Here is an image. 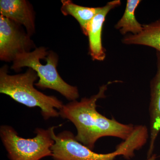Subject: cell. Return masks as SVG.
I'll list each match as a JSON object with an SVG mask.
<instances>
[{
    "mask_svg": "<svg viewBox=\"0 0 160 160\" xmlns=\"http://www.w3.org/2000/svg\"><path fill=\"white\" fill-rule=\"evenodd\" d=\"M109 83L101 86L96 94L80 101H71L63 105L59 111L60 116L74 124L77 130L76 139L92 150L101 138L113 137L125 141L135 127L131 124L120 123L113 118H108L97 110V102L106 98Z\"/></svg>",
    "mask_w": 160,
    "mask_h": 160,
    "instance_id": "obj_1",
    "label": "cell"
},
{
    "mask_svg": "<svg viewBox=\"0 0 160 160\" xmlns=\"http://www.w3.org/2000/svg\"><path fill=\"white\" fill-rule=\"evenodd\" d=\"M6 65L0 69L1 93L29 108L39 107L45 120L60 116L57 109H62L64 104L56 97L47 95L35 88V82L39 78L36 71L28 68L24 73L11 75Z\"/></svg>",
    "mask_w": 160,
    "mask_h": 160,
    "instance_id": "obj_2",
    "label": "cell"
},
{
    "mask_svg": "<svg viewBox=\"0 0 160 160\" xmlns=\"http://www.w3.org/2000/svg\"><path fill=\"white\" fill-rule=\"evenodd\" d=\"M58 60L55 52L47 51L46 47L41 46L18 55L12 62L11 69L19 71L23 67L31 68L38 76V81L35 84L38 88L55 90L70 102L75 101L79 97L77 87L66 83L60 76L57 70Z\"/></svg>",
    "mask_w": 160,
    "mask_h": 160,
    "instance_id": "obj_3",
    "label": "cell"
},
{
    "mask_svg": "<svg viewBox=\"0 0 160 160\" xmlns=\"http://www.w3.org/2000/svg\"><path fill=\"white\" fill-rule=\"evenodd\" d=\"M56 128H37L36 136L26 139L19 136L11 126L2 125L0 136L10 160H40L52 156L51 148L54 143L52 132Z\"/></svg>",
    "mask_w": 160,
    "mask_h": 160,
    "instance_id": "obj_4",
    "label": "cell"
},
{
    "mask_svg": "<svg viewBox=\"0 0 160 160\" xmlns=\"http://www.w3.org/2000/svg\"><path fill=\"white\" fill-rule=\"evenodd\" d=\"M54 143L51 150L53 160H115L118 156L125 157L127 149L121 143L113 152L106 154L92 151L79 142L71 132L65 130L56 134L52 132Z\"/></svg>",
    "mask_w": 160,
    "mask_h": 160,
    "instance_id": "obj_5",
    "label": "cell"
},
{
    "mask_svg": "<svg viewBox=\"0 0 160 160\" xmlns=\"http://www.w3.org/2000/svg\"><path fill=\"white\" fill-rule=\"evenodd\" d=\"M36 48L31 36L23 26L0 16V59L14 61L19 54Z\"/></svg>",
    "mask_w": 160,
    "mask_h": 160,
    "instance_id": "obj_6",
    "label": "cell"
},
{
    "mask_svg": "<svg viewBox=\"0 0 160 160\" xmlns=\"http://www.w3.org/2000/svg\"><path fill=\"white\" fill-rule=\"evenodd\" d=\"M120 0H115L107 3L89 23L86 36L89 38V52L94 61H102L106 57V50L102 43V32L106 16L110 10L121 5Z\"/></svg>",
    "mask_w": 160,
    "mask_h": 160,
    "instance_id": "obj_7",
    "label": "cell"
},
{
    "mask_svg": "<svg viewBox=\"0 0 160 160\" xmlns=\"http://www.w3.org/2000/svg\"><path fill=\"white\" fill-rule=\"evenodd\" d=\"M1 15L24 27L30 36L35 32V15L33 7L26 0H1Z\"/></svg>",
    "mask_w": 160,
    "mask_h": 160,
    "instance_id": "obj_8",
    "label": "cell"
},
{
    "mask_svg": "<svg viewBox=\"0 0 160 160\" xmlns=\"http://www.w3.org/2000/svg\"><path fill=\"white\" fill-rule=\"evenodd\" d=\"M157 71L150 82V142L148 158L153 155L156 142L160 132V53L157 52Z\"/></svg>",
    "mask_w": 160,
    "mask_h": 160,
    "instance_id": "obj_9",
    "label": "cell"
},
{
    "mask_svg": "<svg viewBox=\"0 0 160 160\" xmlns=\"http://www.w3.org/2000/svg\"><path fill=\"white\" fill-rule=\"evenodd\" d=\"M143 28L139 34L126 36L122 40L123 43L126 45L149 46L160 53V19L143 25Z\"/></svg>",
    "mask_w": 160,
    "mask_h": 160,
    "instance_id": "obj_10",
    "label": "cell"
},
{
    "mask_svg": "<svg viewBox=\"0 0 160 160\" xmlns=\"http://www.w3.org/2000/svg\"><path fill=\"white\" fill-rule=\"evenodd\" d=\"M61 11L64 15H70L79 24L83 33L86 36L87 29L89 23L98 13L102 7H87L79 6L70 0L62 1Z\"/></svg>",
    "mask_w": 160,
    "mask_h": 160,
    "instance_id": "obj_11",
    "label": "cell"
},
{
    "mask_svg": "<svg viewBox=\"0 0 160 160\" xmlns=\"http://www.w3.org/2000/svg\"><path fill=\"white\" fill-rule=\"evenodd\" d=\"M140 0H128L123 16L115 26L122 34L131 32L132 35L139 34L143 30V25L137 21L135 15L136 9L139 5Z\"/></svg>",
    "mask_w": 160,
    "mask_h": 160,
    "instance_id": "obj_12",
    "label": "cell"
},
{
    "mask_svg": "<svg viewBox=\"0 0 160 160\" xmlns=\"http://www.w3.org/2000/svg\"><path fill=\"white\" fill-rule=\"evenodd\" d=\"M160 160L157 159V156L156 155L153 154L150 158H148L147 160Z\"/></svg>",
    "mask_w": 160,
    "mask_h": 160,
    "instance_id": "obj_13",
    "label": "cell"
}]
</instances>
